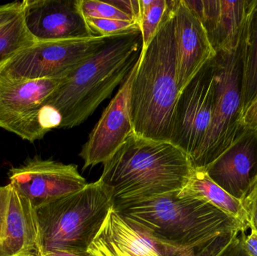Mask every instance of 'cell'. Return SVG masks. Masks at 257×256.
Listing matches in <instances>:
<instances>
[{
	"mask_svg": "<svg viewBox=\"0 0 257 256\" xmlns=\"http://www.w3.org/2000/svg\"><path fill=\"white\" fill-rule=\"evenodd\" d=\"M112 207V196L99 180L37 207L41 253L54 249L87 252Z\"/></svg>",
	"mask_w": 257,
	"mask_h": 256,
	"instance_id": "5",
	"label": "cell"
},
{
	"mask_svg": "<svg viewBox=\"0 0 257 256\" xmlns=\"http://www.w3.org/2000/svg\"><path fill=\"white\" fill-rule=\"evenodd\" d=\"M177 83L180 93L202 68L216 56L206 31L184 0L172 9Z\"/></svg>",
	"mask_w": 257,
	"mask_h": 256,
	"instance_id": "14",
	"label": "cell"
},
{
	"mask_svg": "<svg viewBox=\"0 0 257 256\" xmlns=\"http://www.w3.org/2000/svg\"><path fill=\"white\" fill-rule=\"evenodd\" d=\"M241 114L257 93V0L247 17L243 39Z\"/></svg>",
	"mask_w": 257,
	"mask_h": 256,
	"instance_id": "20",
	"label": "cell"
},
{
	"mask_svg": "<svg viewBox=\"0 0 257 256\" xmlns=\"http://www.w3.org/2000/svg\"><path fill=\"white\" fill-rule=\"evenodd\" d=\"M142 47L140 30L111 36L96 54L65 78L44 103L60 115L59 129L84 123L126 79Z\"/></svg>",
	"mask_w": 257,
	"mask_h": 256,
	"instance_id": "2",
	"label": "cell"
},
{
	"mask_svg": "<svg viewBox=\"0 0 257 256\" xmlns=\"http://www.w3.org/2000/svg\"><path fill=\"white\" fill-rule=\"evenodd\" d=\"M39 256H93L90 252H73V251L61 250V249H54V250L46 251L42 252Z\"/></svg>",
	"mask_w": 257,
	"mask_h": 256,
	"instance_id": "29",
	"label": "cell"
},
{
	"mask_svg": "<svg viewBox=\"0 0 257 256\" xmlns=\"http://www.w3.org/2000/svg\"><path fill=\"white\" fill-rule=\"evenodd\" d=\"M204 171L231 196L242 202L257 182V130L243 131Z\"/></svg>",
	"mask_w": 257,
	"mask_h": 256,
	"instance_id": "16",
	"label": "cell"
},
{
	"mask_svg": "<svg viewBox=\"0 0 257 256\" xmlns=\"http://www.w3.org/2000/svg\"><path fill=\"white\" fill-rule=\"evenodd\" d=\"M35 43L26 27L23 1L0 5V70L17 54Z\"/></svg>",
	"mask_w": 257,
	"mask_h": 256,
	"instance_id": "18",
	"label": "cell"
},
{
	"mask_svg": "<svg viewBox=\"0 0 257 256\" xmlns=\"http://www.w3.org/2000/svg\"><path fill=\"white\" fill-rule=\"evenodd\" d=\"M172 1L139 0V25L142 38V51L146 49L163 24Z\"/></svg>",
	"mask_w": 257,
	"mask_h": 256,
	"instance_id": "21",
	"label": "cell"
},
{
	"mask_svg": "<svg viewBox=\"0 0 257 256\" xmlns=\"http://www.w3.org/2000/svg\"><path fill=\"white\" fill-rule=\"evenodd\" d=\"M242 243L246 252L250 256H257V232L251 230L249 235H246L245 231H241Z\"/></svg>",
	"mask_w": 257,
	"mask_h": 256,
	"instance_id": "28",
	"label": "cell"
},
{
	"mask_svg": "<svg viewBox=\"0 0 257 256\" xmlns=\"http://www.w3.org/2000/svg\"><path fill=\"white\" fill-rule=\"evenodd\" d=\"M63 79L22 81L0 77V128L33 143L60 127L58 113L44 103Z\"/></svg>",
	"mask_w": 257,
	"mask_h": 256,
	"instance_id": "7",
	"label": "cell"
},
{
	"mask_svg": "<svg viewBox=\"0 0 257 256\" xmlns=\"http://www.w3.org/2000/svg\"><path fill=\"white\" fill-rule=\"evenodd\" d=\"M86 22L96 36L111 37L113 36L140 30L139 23L133 21H121L100 18H86Z\"/></svg>",
	"mask_w": 257,
	"mask_h": 256,
	"instance_id": "24",
	"label": "cell"
},
{
	"mask_svg": "<svg viewBox=\"0 0 257 256\" xmlns=\"http://www.w3.org/2000/svg\"><path fill=\"white\" fill-rule=\"evenodd\" d=\"M36 209L11 184L0 186V256H39Z\"/></svg>",
	"mask_w": 257,
	"mask_h": 256,
	"instance_id": "12",
	"label": "cell"
},
{
	"mask_svg": "<svg viewBox=\"0 0 257 256\" xmlns=\"http://www.w3.org/2000/svg\"><path fill=\"white\" fill-rule=\"evenodd\" d=\"M239 233L231 231L218 234L196 246L181 249L175 256H217Z\"/></svg>",
	"mask_w": 257,
	"mask_h": 256,
	"instance_id": "23",
	"label": "cell"
},
{
	"mask_svg": "<svg viewBox=\"0 0 257 256\" xmlns=\"http://www.w3.org/2000/svg\"><path fill=\"white\" fill-rule=\"evenodd\" d=\"M78 9L84 18L135 21L133 18L107 1L78 0ZM137 22V21H136Z\"/></svg>",
	"mask_w": 257,
	"mask_h": 256,
	"instance_id": "22",
	"label": "cell"
},
{
	"mask_svg": "<svg viewBox=\"0 0 257 256\" xmlns=\"http://www.w3.org/2000/svg\"><path fill=\"white\" fill-rule=\"evenodd\" d=\"M111 37L36 42L9 60L0 70V77L22 81L63 79L96 54Z\"/></svg>",
	"mask_w": 257,
	"mask_h": 256,
	"instance_id": "8",
	"label": "cell"
},
{
	"mask_svg": "<svg viewBox=\"0 0 257 256\" xmlns=\"http://www.w3.org/2000/svg\"><path fill=\"white\" fill-rule=\"evenodd\" d=\"M138 62L139 60L122 83L117 94L104 110L83 146L80 153L84 160L83 169L106 162L134 133L130 97Z\"/></svg>",
	"mask_w": 257,
	"mask_h": 256,
	"instance_id": "11",
	"label": "cell"
},
{
	"mask_svg": "<svg viewBox=\"0 0 257 256\" xmlns=\"http://www.w3.org/2000/svg\"><path fill=\"white\" fill-rule=\"evenodd\" d=\"M9 184L30 200L35 209L81 190L88 183L77 165L34 157L9 171Z\"/></svg>",
	"mask_w": 257,
	"mask_h": 256,
	"instance_id": "10",
	"label": "cell"
},
{
	"mask_svg": "<svg viewBox=\"0 0 257 256\" xmlns=\"http://www.w3.org/2000/svg\"><path fill=\"white\" fill-rule=\"evenodd\" d=\"M184 1L202 23L216 53L238 46L254 3V0Z\"/></svg>",
	"mask_w": 257,
	"mask_h": 256,
	"instance_id": "17",
	"label": "cell"
},
{
	"mask_svg": "<svg viewBox=\"0 0 257 256\" xmlns=\"http://www.w3.org/2000/svg\"><path fill=\"white\" fill-rule=\"evenodd\" d=\"M180 250L156 240L113 208L88 249L93 256H175Z\"/></svg>",
	"mask_w": 257,
	"mask_h": 256,
	"instance_id": "15",
	"label": "cell"
},
{
	"mask_svg": "<svg viewBox=\"0 0 257 256\" xmlns=\"http://www.w3.org/2000/svg\"><path fill=\"white\" fill-rule=\"evenodd\" d=\"M215 102L214 57L181 90L170 142L193 162L209 130Z\"/></svg>",
	"mask_w": 257,
	"mask_h": 256,
	"instance_id": "9",
	"label": "cell"
},
{
	"mask_svg": "<svg viewBox=\"0 0 257 256\" xmlns=\"http://www.w3.org/2000/svg\"><path fill=\"white\" fill-rule=\"evenodd\" d=\"M26 27L36 42L95 37L78 0H24Z\"/></svg>",
	"mask_w": 257,
	"mask_h": 256,
	"instance_id": "13",
	"label": "cell"
},
{
	"mask_svg": "<svg viewBox=\"0 0 257 256\" xmlns=\"http://www.w3.org/2000/svg\"><path fill=\"white\" fill-rule=\"evenodd\" d=\"M154 239L177 249L196 246L214 236L247 231L248 227L205 200L179 191L113 206Z\"/></svg>",
	"mask_w": 257,
	"mask_h": 256,
	"instance_id": "4",
	"label": "cell"
},
{
	"mask_svg": "<svg viewBox=\"0 0 257 256\" xmlns=\"http://www.w3.org/2000/svg\"><path fill=\"white\" fill-rule=\"evenodd\" d=\"M242 204L249 228L257 232V182L242 201Z\"/></svg>",
	"mask_w": 257,
	"mask_h": 256,
	"instance_id": "25",
	"label": "cell"
},
{
	"mask_svg": "<svg viewBox=\"0 0 257 256\" xmlns=\"http://www.w3.org/2000/svg\"><path fill=\"white\" fill-rule=\"evenodd\" d=\"M100 180L113 206L181 191L194 172L190 158L170 141L132 134L103 164Z\"/></svg>",
	"mask_w": 257,
	"mask_h": 256,
	"instance_id": "1",
	"label": "cell"
},
{
	"mask_svg": "<svg viewBox=\"0 0 257 256\" xmlns=\"http://www.w3.org/2000/svg\"><path fill=\"white\" fill-rule=\"evenodd\" d=\"M172 1L146 49L141 51L131 88V115L138 136L170 141L180 91L177 83Z\"/></svg>",
	"mask_w": 257,
	"mask_h": 256,
	"instance_id": "3",
	"label": "cell"
},
{
	"mask_svg": "<svg viewBox=\"0 0 257 256\" xmlns=\"http://www.w3.org/2000/svg\"><path fill=\"white\" fill-rule=\"evenodd\" d=\"M179 195L205 200L219 210L236 218L249 228L242 202L231 196L214 183L205 171H194L186 186L179 191Z\"/></svg>",
	"mask_w": 257,
	"mask_h": 256,
	"instance_id": "19",
	"label": "cell"
},
{
	"mask_svg": "<svg viewBox=\"0 0 257 256\" xmlns=\"http://www.w3.org/2000/svg\"><path fill=\"white\" fill-rule=\"evenodd\" d=\"M217 256H250L243 246L241 232Z\"/></svg>",
	"mask_w": 257,
	"mask_h": 256,
	"instance_id": "27",
	"label": "cell"
},
{
	"mask_svg": "<svg viewBox=\"0 0 257 256\" xmlns=\"http://www.w3.org/2000/svg\"><path fill=\"white\" fill-rule=\"evenodd\" d=\"M243 39L244 33L236 48L219 51L214 57V114L209 130L192 162L195 171H205L242 133L239 123L242 101Z\"/></svg>",
	"mask_w": 257,
	"mask_h": 256,
	"instance_id": "6",
	"label": "cell"
},
{
	"mask_svg": "<svg viewBox=\"0 0 257 256\" xmlns=\"http://www.w3.org/2000/svg\"><path fill=\"white\" fill-rule=\"evenodd\" d=\"M241 130H257V93L250 101L240 119Z\"/></svg>",
	"mask_w": 257,
	"mask_h": 256,
	"instance_id": "26",
	"label": "cell"
}]
</instances>
